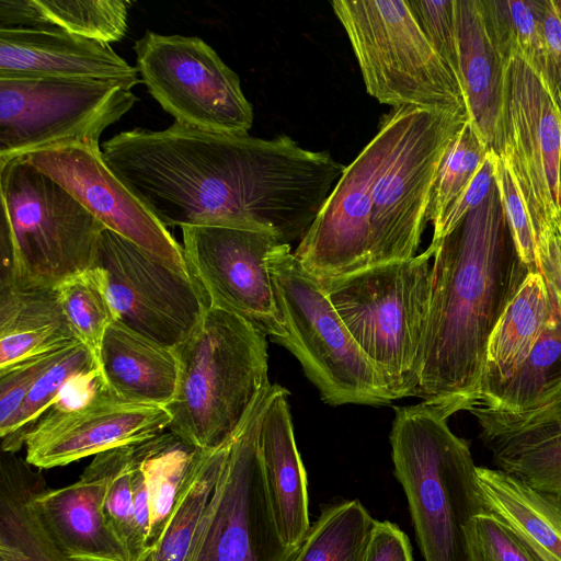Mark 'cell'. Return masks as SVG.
Wrapping results in <instances>:
<instances>
[{
  "mask_svg": "<svg viewBox=\"0 0 561 561\" xmlns=\"http://www.w3.org/2000/svg\"><path fill=\"white\" fill-rule=\"evenodd\" d=\"M134 50L141 82L174 122L248 134L253 108L240 78L202 38L148 30L135 42Z\"/></svg>",
  "mask_w": 561,
  "mask_h": 561,
  "instance_id": "7c38bea8",
  "label": "cell"
},
{
  "mask_svg": "<svg viewBox=\"0 0 561 561\" xmlns=\"http://www.w3.org/2000/svg\"><path fill=\"white\" fill-rule=\"evenodd\" d=\"M0 561H3V560L0 559Z\"/></svg>",
  "mask_w": 561,
  "mask_h": 561,
  "instance_id": "f5cc1de1",
  "label": "cell"
},
{
  "mask_svg": "<svg viewBox=\"0 0 561 561\" xmlns=\"http://www.w3.org/2000/svg\"><path fill=\"white\" fill-rule=\"evenodd\" d=\"M204 450L171 432L146 440L141 470L150 511L147 549L154 548L160 540L182 493L198 468Z\"/></svg>",
  "mask_w": 561,
  "mask_h": 561,
  "instance_id": "f546056e",
  "label": "cell"
},
{
  "mask_svg": "<svg viewBox=\"0 0 561 561\" xmlns=\"http://www.w3.org/2000/svg\"><path fill=\"white\" fill-rule=\"evenodd\" d=\"M557 231L561 236V171H560V187H559V197H558V224Z\"/></svg>",
  "mask_w": 561,
  "mask_h": 561,
  "instance_id": "681fc988",
  "label": "cell"
},
{
  "mask_svg": "<svg viewBox=\"0 0 561 561\" xmlns=\"http://www.w3.org/2000/svg\"><path fill=\"white\" fill-rule=\"evenodd\" d=\"M362 561H412L409 538L394 524L376 520Z\"/></svg>",
  "mask_w": 561,
  "mask_h": 561,
  "instance_id": "f6af8a7d",
  "label": "cell"
},
{
  "mask_svg": "<svg viewBox=\"0 0 561 561\" xmlns=\"http://www.w3.org/2000/svg\"><path fill=\"white\" fill-rule=\"evenodd\" d=\"M495 184L516 250L529 270L537 271V239L534 225L511 163L504 153L496 156Z\"/></svg>",
  "mask_w": 561,
  "mask_h": 561,
  "instance_id": "74e56055",
  "label": "cell"
},
{
  "mask_svg": "<svg viewBox=\"0 0 561 561\" xmlns=\"http://www.w3.org/2000/svg\"><path fill=\"white\" fill-rule=\"evenodd\" d=\"M375 522L358 500L330 505L310 526L290 561H362Z\"/></svg>",
  "mask_w": 561,
  "mask_h": 561,
  "instance_id": "1f68e13d",
  "label": "cell"
},
{
  "mask_svg": "<svg viewBox=\"0 0 561 561\" xmlns=\"http://www.w3.org/2000/svg\"><path fill=\"white\" fill-rule=\"evenodd\" d=\"M553 305L538 271H530L495 325L486 350L479 404L508 381L539 340Z\"/></svg>",
  "mask_w": 561,
  "mask_h": 561,
  "instance_id": "484cf974",
  "label": "cell"
},
{
  "mask_svg": "<svg viewBox=\"0 0 561 561\" xmlns=\"http://www.w3.org/2000/svg\"><path fill=\"white\" fill-rule=\"evenodd\" d=\"M556 12L561 21V0H552Z\"/></svg>",
  "mask_w": 561,
  "mask_h": 561,
  "instance_id": "816d5d0a",
  "label": "cell"
},
{
  "mask_svg": "<svg viewBox=\"0 0 561 561\" xmlns=\"http://www.w3.org/2000/svg\"><path fill=\"white\" fill-rule=\"evenodd\" d=\"M495 169L496 154L490 151L470 184L446 213L439 228L433 232L431 243L425 250L432 257L442 239L488 197L495 184Z\"/></svg>",
  "mask_w": 561,
  "mask_h": 561,
  "instance_id": "7bdbcfd3",
  "label": "cell"
},
{
  "mask_svg": "<svg viewBox=\"0 0 561 561\" xmlns=\"http://www.w3.org/2000/svg\"><path fill=\"white\" fill-rule=\"evenodd\" d=\"M70 347L31 356L0 369L1 438L9 431L13 419L38 378Z\"/></svg>",
  "mask_w": 561,
  "mask_h": 561,
  "instance_id": "ab89813d",
  "label": "cell"
},
{
  "mask_svg": "<svg viewBox=\"0 0 561 561\" xmlns=\"http://www.w3.org/2000/svg\"><path fill=\"white\" fill-rule=\"evenodd\" d=\"M181 231L185 261L208 306L241 317L276 343L284 339L267 266L280 238L232 226H184Z\"/></svg>",
  "mask_w": 561,
  "mask_h": 561,
  "instance_id": "4fadbf2b",
  "label": "cell"
},
{
  "mask_svg": "<svg viewBox=\"0 0 561 561\" xmlns=\"http://www.w3.org/2000/svg\"><path fill=\"white\" fill-rule=\"evenodd\" d=\"M147 440V439H146ZM146 440L140 442L137 459L131 472V491L134 503V520L138 545L142 552L147 549L150 526V511L146 480L141 470V460Z\"/></svg>",
  "mask_w": 561,
  "mask_h": 561,
  "instance_id": "c3c4849f",
  "label": "cell"
},
{
  "mask_svg": "<svg viewBox=\"0 0 561 561\" xmlns=\"http://www.w3.org/2000/svg\"><path fill=\"white\" fill-rule=\"evenodd\" d=\"M267 266L286 330V336L277 343L298 359L321 400L333 407H380L394 401L385 378L290 244L278 243L268 254Z\"/></svg>",
  "mask_w": 561,
  "mask_h": 561,
  "instance_id": "52a82bcc",
  "label": "cell"
},
{
  "mask_svg": "<svg viewBox=\"0 0 561 561\" xmlns=\"http://www.w3.org/2000/svg\"><path fill=\"white\" fill-rule=\"evenodd\" d=\"M469 412L476 416L481 432L548 425L561 426V391L542 407L522 414H504L485 407H472Z\"/></svg>",
  "mask_w": 561,
  "mask_h": 561,
  "instance_id": "ee69618b",
  "label": "cell"
},
{
  "mask_svg": "<svg viewBox=\"0 0 561 561\" xmlns=\"http://www.w3.org/2000/svg\"><path fill=\"white\" fill-rule=\"evenodd\" d=\"M477 478L488 512L539 561H561V497L536 490L497 468L477 466Z\"/></svg>",
  "mask_w": 561,
  "mask_h": 561,
  "instance_id": "cb8c5ba5",
  "label": "cell"
},
{
  "mask_svg": "<svg viewBox=\"0 0 561 561\" xmlns=\"http://www.w3.org/2000/svg\"><path fill=\"white\" fill-rule=\"evenodd\" d=\"M480 434L497 469L561 497V426L534 425Z\"/></svg>",
  "mask_w": 561,
  "mask_h": 561,
  "instance_id": "f1b7e54d",
  "label": "cell"
},
{
  "mask_svg": "<svg viewBox=\"0 0 561 561\" xmlns=\"http://www.w3.org/2000/svg\"><path fill=\"white\" fill-rule=\"evenodd\" d=\"M135 444L96 454L69 485L50 489L44 478L38 483L34 507L68 557L78 561H130L127 548L105 520L103 505L112 480L130 458Z\"/></svg>",
  "mask_w": 561,
  "mask_h": 561,
  "instance_id": "d6986e66",
  "label": "cell"
},
{
  "mask_svg": "<svg viewBox=\"0 0 561 561\" xmlns=\"http://www.w3.org/2000/svg\"><path fill=\"white\" fill-rule=\"evenodd\" d=\"M405 106L382 116L375 137L345 167L294 251L317 279L356 273L371 264L373 193L403 124Z\"/></svg>",
  "mask_w": 561,
  "mask_h": 561,
  "instance_id": "5bb4252c",
  "label": "cell"
},
{
  "mask_svg": "<svg viewBox=\"0 0 561 561\" xmlns=\"http://www.w3.org/2000/svg\"><path fill=\"white\" fill-rule=\"evenodd\" d=\"M491 150L467 121L447 147L432 191L427 219L436 231Z\"/></svg>",
  "mask_w": 561,
  "mask_h": 561,
  "instance_id": "8d00e7d4",
  "label": "cell"
},
{
  "mask_svg": "<svg viewBox=\"0 0 561 561\" xmlns=\"http://www.w3.org/2000/svg\"><path fill=\"white\" fill-rule=\"evenodd\" d=\"M330 3L373 98L392 108L411 106L468 118L460 88L421 28L408 0Z\"/></svg>",
  "mask_w": 561,
  "mask_h": 561,
  "instance_id": "ba28073f",
  "label": "cell"
},
{
  "mask_svg": "<svg viewBox=\"0 0 561 561\" xmlns=\"http://www.w3.org/2000/svg\"><path fill=\"white\" fill-rule=\"evenodd\" d=\"M127 0H0V28H56L104 43L127 32Z\"/></svg>",
  "mask_w": 561,
  "mask_h": 561,
  "instance_id": "83f0119b",
  "label": "cell"
},
{
  "mask_svg": "<svg viewBox=\"0 0 561 561\" xmlns=\"http://www.w3.org/2000/svg\"><path fill=\"white\" fill-rule=\"evenodd\" d=\"M408 2L421 28L461 90L455 0Z\"/></svg>",
  "mask_w": 561,
  "mask_h": 561,
  "instance_id": "f35d334b",
  "label": "cell"
},
{
  "mask_svg": "<svg viewBox=\"0 0 561 561\" xmlns=\"http://www.w3.org/2000/svg\"><path fill=\"white\" fill-rule=\"evenodd\" d=\"M504 133V154L538 239L557 230L561 113L543 78L519 55L506 68Z\"/></svg>",
  "mask_w": 561,
  "mask_h": 561,
  "instance_id": "2e32d148",
  "label": "cell"
},
{
  "mask_svg": "<svg viewBox=\"0 0 561 561\" xmlns=\"http://www.w3.org/2000/svg\"><path fill=\"white\" fill-rule=\"evenodd\" d=\"M453 414L428 400L394 408L389 436L394 474L424 561H477L471 526L488 512L469 444L448 426Z\"/></svg>",
  "mask_w": 561,
  "mask_h": 561,
  "instance_id": "3957f363",
  "label": "cell"
},
{
  "mask_svg": "<svg viewBox=\"0 0 561 561\" xmlns=\"http://www.w3.org/2000/svg\"><path fill=\"white\" fill-rule=\"evenodd\" d=\"M105 274L115 320L164 345L176 347L209 307L193 277L104 229L96 264Z\"/></svg>",
  "mask_w": 561,
  "mask_h": 561,
  "instance_id": "9a60e30c",
  "label": "cell"
},
{
  "mask_svg": "<svg viewBox=\"0 0 561 561\" xmlns=\"http://www.w3.org/2000/svg\"><path fill=\"white\" fill-rule=\"evenodd\" d=\"M43 479L16 453H0V559L78 561L62 552L39 518L34 492Z\"/></svg>",
  "mask_w": 561,
  "mask_h": 561,
  "instance_id": "4316f807",
  "label": "cell"
},
{
  "mask_svg": "<svg viewBox=\"0 0 561 561\" xmlns=\"http://www.w3.org/2000/svg\"><path fill=\"white\" fill-rule=\"evenodd\" d=\"M288 390L278 386L261 421L259 450L273 515L283 540L297 548L310 528L307 477L298 453Z\"/></svg>",
  "mask_w": 561,
  "mask_h": 561,
  "instance_id": "7402d4cb",
  "label": "cell"
},
{
  "mask_svg": "<svg viewBox=\"0 0 561 561\" xmlns=\"http://www.w3.org/2000/svg\"><path fill=\"white\" fill-rule=\"evenodd\" d=\"M480 7L504 62L519 55L542 77L546 0H480Z\"/></svg>",
  "mask_w": 561,
  "mask_h": 561,
  "instance_id": "d6a6232c",
  "label": "cell"
},
{
  "mask_svg": "<svg viewBox=\"0 0 561 561\" xmlns=\"http://www.w3.org/2000/svg\"><path fill=\"white\" fill-rule=\"evenodd\" d=\"M67 190L106 229L181 273L192 275L183 247L110 169L100 147L70 144L23 156Z\"/></svg>",
  "mask_w": 561,
  "mask_h": 561,
  "instance_id": "ac0fdd59",
  "label": "cell"
},
{
  "mask_svg": "<svg viewBox=\"0 0 561 561\" xmlns=\"http://www.w3.org/2000/svg\"><path fill=\"white\" fill-rule=\"evenodd\" d=\"M154 548H150L146 550L137 560L135 561H154Z\"/></svg>",
  "mask_w": 561,
  "mask_h": 561,
  "instance_id": "f907efd6",
  "label": "cell"
},
{
  "mask_svg": "<svg viewBox=\"0 0 561 561\" xmlns=\"http://www.w3.org/2000/svg\"><path fill=\"white\" fill-rule=\"evenodd\" d=\"M99 375V360L92 351L83 342L71 346L30 390L9 431L1 438V450H20L36 422L72 383Z\"/></svg>",
  "mask_w": 561,
  "mask_h": 561,
  "instance_id": "836d02e7",
  "label": "cell"
},
{
  "mask_svg": "<svg viewBox=\"0 0 561 561\" xmlns=\"http://www.w3.org/2000/svg\"><path fill=\"white\" fill-rule=\"evenodd\" d=\"M426 251L335 278L318 279L394 400L416 396L432 276Z\"/></svg>",
  "mask_w": 561,
  "mask_h": 561,
  "instance_id": "8992f818",
  "label": "cell"
},
{
  "mask_svg": "<svg viewBox=\"0 0 561 561\" xmlns=\"http://www.w3.org/2000/svg\"><path fill=\"white\" fill-rule=\"evenodd\" d=\"M139 444L140 442L135 444L130 458L112 480L103 505L105 520L127 548L130 561L137 560L144 553L136 536L131 491V472Z\"/></svg>",
  "mask_w": 561,
  "mask_h": 561,
  "instance_id": "60d3db41",
  "label": "cell"
},
{
  "mask_svg": "<svg viewBox=\"0 0 561 561\" xmlns=\"http://www.w3.org/2000/svg\"><path fill=\"white\" fill-rule=\"evenodd\" d=\"M545 42L542 78L561 113V21L552 0H546Z\"/></svg>",
  "mask_w": 561,
  "mask_h": 561,
  "instance_id": "bcb514c9",
  "label": "cell"
},
{
  "mask_svg": "<svg viewBox=\"0 0 561 561\" xmlns=\"http://www.w3.org/2000/svg\"><path fill=\"white\" fill-rule=\"evenodd\" d=\"M537 271L546 283L553 306L561 313V236L556 229L537 239Z\"/></svg>",
  "mask_w": 561,
  "mask_h": 561,
  "instance_id": "7dc6e473",
  "label": "cell"
},
{
  "mask_svg": "<svg viewBox=\"0 0 561 561\" xmlns=\"http://www.w3.org/2000/svg\"><path fill=\"white\" fill-rule=\"evenodd\" d=\"M467 117L405 106L400 134L373 193V267L416 255L436 174Z\"/></svg>",
  "mask_w": 561,
  "mask_h": 561,
  "instance_id": "8fae6325",
  "label": "cell"
},
{
  "mask_svg": "<svg viewBox=\"0 0 561 561\" xmlns=\"http://www.w3.org/2000/svg\"><path fill=\"white\" fill-rule=\"evenodd\" d=\"M56 290L75 332L99 360L105 332L115 321L104 272L94 266L68 278Z\"/></svg>",
  "mask_w": 561,
  "mask_h": 561,
  "instance_id": "d590c367",
  "label": "cell"
},
{
  "mask_svg": "<svg viewBox=\"0 0 561 561\" xmlns=\"http://www.w3.org/2000/svg\"><path fill=\"white\" fill-rule=\"evenodd\" d=\"M110 169L165 227L232 226L301 238L340 179L328 151L279 135L210 131L174 122L102 146Z\"/></svg>",
  "mask_w": 561,
  "mask_h": 561,
  "instance_id": "6da1fadb",
  "label": "cell"
},
{
  "mask_svg": "<svg viewBox=\"0 0 561 561\" xmlns=\"http://www.w3.org/2000/svg\"><path fill=\"white\" fill-rule=\"evenodd\" d=\"M170 423L165 408L119 399L100 379L81 401L55 403L42 415L25 439V459L38 469L61 467L152 438Z\"/></svg>",
  "mask_w": 561,
  "mask_h": 561,
  "instance_id": "e0dca14e",
  "label": "cell"
},
{
  "mask_svg": "<svg viewBox=\"0 0 561 561\" xmlns=\"http://www.w3.org/2000/svg\"><path fill=\"white\" fill-rule=\"evenodd\" d=\"M80 342L56 288L24 289L0 284V369Z\"/></svg>",
  "mask_w": 561,
  "mask_h": 561,
  "instance_id": "d4e9b609",
  "label": "cell"
},
{
  "mask_svg": "<svg viewBox=\"0 0 561 561\" xmlns=\"http://www.w3.org/2000/svg\"><path fill=\"white\" fill-rule=\"evenodd\" d=\"M137 100L117 81L0 79V164L70 144L99 147Z\"/></svg>",
  "mask_w": 561,
  "mask_h": 561,
  "instance_id": "30bf717a",
  "label": "cell"
},
{
  "mask_svg": "<svg viewBox=\"0 0 561 561\" xmlns=\"http://www.w3.org/2000/svg\"><path fill=\"white\" fill-rule=\"evenodd\" d=\"M99 365L104 386L119 399L165 408L175 396L180 367L174 347L121 321L107 328Z\"/></svg>",
  "mask_w": 561,
  "mask_h": 561,
  "instance_id": "603a6c76",
  "label": "cell"
},
{
  "mask_svg": "<svg viewBox=\"0 0 561 561\" xmlns=\"http://www.w3.org/2000/svg\"><path fill=\"white\" fill-rule=\"evenodd\" d=\"M279 385L264 389L232 437L187 561H290L282 538L259 450L263 414Z\"/></svg>",
  "mask_w": 561,
  "mask_h": 561,
  "instance_id": "9c48e42d",
  "label": "cell"
},
{
  "mask_svg": "<svg viewBox=\"0 0 561 561\" xmlns=\"http://www.w3.org/2000/svg\"><path fill=\"white\" fill-rule=\"evenodd\" d=\"M560 391L561 313L553 306L529 356L508 381L479 405L499 413L522 414L542 407Z\"/></svg>",
  "mask_w": 561,
  "mask_h": 561,
  "instance_id": "4dcf8cb0",
  "label": "cell"
},
{
  "mask_svg": "<svg viewBox=\"0 0 561 561\" xmlns=\"http://www.w3.org/2000/svg\"><path fill=\"white\" fill-rule=\"evenodd\" d=\"M460 85L469 123L496 156L505 151L506 68L483 20L480 0H455Z\"/></svg>",
  "mask_w": 561,
  "mask_h": 561,
  "instance_id": "44dd1931",
  "label": "cell"
},
{
  "mask_svg": "<svg viewBox=\"0 0 561 561\" xmlns=\"http://www.w3.org/2000/svg\"><path fill=\"white\" fill-rule=\"evenodd\" d=\"M416 397L455 413L479 403L490 336L530 272L496 184L435 249Z\"/></svg>",
  "mask_w": 561,
  "mask_h": 561,
  "instance_id": "7a4b0ae2",
  "label": "cell"
},
{
  "mask_svg": "<svg viewBox=\"0 0 561 561\" xmlns=\"http://www.w3.org/2000/svg\"><path fill=\"white\" fill-rule=\"evenodd\" d=\"M231 439L218 448L204 450L196 472L182 493L169 524L154 547V561H187Z\"/></svg>",
  "mask_w": 561,
  "mask_h": 561,
  "instance_id": "e575fe53",
  "label": "cell"
},
{
  "mask_svg": "<svg viewBox=\"0 0 561 561\" xmlns=\"http://www.w3.org/2000/svg\"><path fill=\"white\" fill-rule=\"evenodd\" d=\"M471 542L477 561H539L516 535L490 512L473 519Z\"/></svg>",
  "mask_w": 561,
  "mask_h": 561,
  "instance_id": "b9f144b4",
  "label": "cell"
},
{
  "mask_svg": "<svg viewBox=\"0 0 561 561\" xmlns=\"http://www.w3.org/2000/svg\"><path fill=\"white\" fill-rule=\"evenodd\" d=\"M0 284L56 288L96 264L105 226L23 157L0 164Z\"/></svg>",
  "mask_w": 561,
  "mask_h": 561,
  "instance_id": "5b68a950",
  "label": "cell"
},
{
  "mask_svg": "<svg viewBox=\"0 0 561 561\" xmlns=\"http://www.w3.org/2000/svg\"><path fill=\"white\" fill-rule=\"evenodd\" d=\"M94 79L130 89L141 82L110 44L56 28H0V79Z\"/></svg>",
  "mask_w": 561,
  "mask_h": 561,
  "instance_id": "ffe728a7",
  "label": "cell"
},
{
  "mask_svg": "<svg viewBox=\"0 0 561 561\" xmlns=\"http://www.w3.org/2000/svg\"><path fill=\"white\" fill-rule=\"evenodd\" d=\"M266 337L241 317L208 307L174 347L180 371L175 396L165 407L170 432L206 450L230 440L271 386Z\"/></svg>",
  "mask_w": 561,
  "mask_h": 561,
  "instance_id": "277c9868",
  "label": "cell"
}]
</instances>
